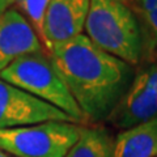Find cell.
<instances>
[{
  "label": "cell",
  "instance_id": "cell-1",
  "mask_svg": "<svg viewBox=\"0 0 157 157\" xmlns=\"http://www.w3.org/2000/svg\"><path fill=\"white\" fill-rule=\"evenodd\" d=\"M47 55L84 122L90 123L107 119L135 75L131 64L101 50L85 34L54 45Z\"/></svg>",
  "mask_w": 157,
  "mask_h": 157
},
{
  "label": "cell",
  "instance_id": "cell-2",
  "mask_svg": "<svg viewBox=\"0 0 157 157\" xmlns=\"http://www.w3.org/2000/svg\"><path fill=\"white\" fill-rule=\"evenodd\" d=\"M84 32L101 50L132 67L140 64L143 33L135 0H90Z\"/></svg>",
  "mask_w": 157,
  "mask_h": 157
},
{
  "label": "cell",
  "instance_id": "cell-3",
  "mask_svg": "<svg viewBox=\"0 0 157 157\" xmlns=\"http://www.w3.org/2000/svg\"><path fill=\"white\" fill-rule=\"evenodd\" d=\"M0 78L62 110L75 123L84 122L76 101L43 51L20 56L0 71Z\"/></svg>",
  "mask_w": 157,
  "mask_h": 157
},
{
  "label": "cell",
  "instance_id": "cell-4",
  "mask_svg": "<svg viewBox=\"0 0 157 157\" xmlns=\"http://www.w3.org/2000/svg\"><path fill=\"white\" fill-rule=\"evenodd\" d=\"M80 131L81 124L71 122L0 128V151L14 157H66Z\"/></svg>",
  "mask_w": 157,
  "mask_h": 157
},
{
  "label": "cell",
  "instance_id": "cell-5",
  "mask_svg": "<svg viewBox=\"0 0 157 157\" xmlns=\"http://www.w3.org/2000/svg\"><path fill=\"white\" fill-rule=\"evenodd\" d=\"M139 66L128 89L106 119L121 131L157 118V62Z\"/></svg>",
  "mask_w": 157,
  "mask_h": 157
},
{
  "label": "cell",
  "instance_id": "cell-6",
  "mask_svg": "<svg viewBox=\"0 0 157 157\" xmlns=\"http://www.w3.org/2000/svg\"><path fill=\"white\" fill-rule=\"evenodd\" d=\"M45 122H71L66 113L0 78V128L33 126Z\"/></svg>",
  "mask_w": 157,
  "mask_h": 157
},
{
  "label": "cell",
  "instance_id": "cell-7",
  "mask_svg": "<svg viewBox=\"0 0 157 157\" xmlns=\"http://www.w3.org/2000/svg\"><path fill=\"white\" fill-rule=\"evenodd\" d=\"M41 51L45 52L41 41L16 8L0 13V71L20 56Z\"/></svg>",
  "mask_w": 157,
  "mask_h": 157
},
{
  "label": "cell",
  "instance_id": "cell-8",
  "mask_svg": "<svg viewBox=\"0 0 157 157\" xmlns=\"http://www.w3.org/2000/svg\"><path fill=\"white\" fill-rule=\"evenodd\" d=\"M90 0H50L45 17L47 54L56 43L84 34Z\"/></svg>",
  "mask_w": 157,
  "mask_h": 157
},
{
  "label": "cell",
  "instance_id": "cell-9",
  "mask_svg": "<svg viewBox=\"0 0 157 157\" xmlns=\"http://www.w3.org/2000/svg\"><path fill=\"white\" fill-rule=\"evenodd\" d=\"M114 157H157V118L121 131L114 139Z\"/></svg>",
  "mask_w": 157,
  "mask_h": 157
},
{
  "label": "cell",
  "instance_id": "cell-10",
  "mask_svg": "<svg viewBox=\"0 0 157 157\" xmlns=\"http://www.w3.org/2000/svg\"><path fill=\"white\" fill-rule=\"evenodd\" d=\"M66 157H114V137L102 126H81L78 139Z\"/></svg>",
  "mask_w": 157,
  "mask_h": 157
},
{
  "label": "cell",
  "instance_id": "cell-11",
  "mask_svg": "<svg viewBox=\"0 0 157 157\" xmlns=\"http://www.w3.org/2000/svg\"><path fill=\"white\" fill-rule=\"evenodd\" d=\"M50 0H13V6L22 14L41 41L47 54V42L45 37V17Z\"/></svg>",
  "mask_w": 157,
  "mask_h": 157
},
{
  "label": "cell",
  "instance_id": "cell-12",
  "mask_svg": "<svg viewBox=\"0 0 157 157\" xmlns=\"http://www.w3.org/2000/svg\"><path fill=\"white\" fill-rule=\"evenodd\" d=\"M139 17L143 33L141 62H157V9H143L139 7Z\"/></svg>",
  "mask_w": 157,
  "mask_h": 157
},
{
  "label": "cell",
  "instance_id": "cell-13",
  "mask_svg": "<svg viewBox=\"0 0 157 157\" xmlns=\"http://www.w3.org/2000/svg\"><path fill=\"white\" fill-rule=\"evenodd\" d=\"M137 4L143 9H155L157 6V0H137Z\"/></svg>",
  "mask_w": 157,
  "mask_h": 157
},
{
  "label": "cell",
  "instance_id": "cell-14",
  "mask_svg": "<svg viewBox=\"0 0 157 157\" xmlns=\"http://www.w3.org/2000/svg\"><path fill=\"white\" fill-rule=\"evenodd\" d=\"M13 6V0H0V13Z\"/></svg>",
  "mask_w": 157,
  "mask_h": 157
},
{
  "label": "cell",
  "instance_id": "cell-15",
  "mask_svg": "<svg viewBox=\"0 0 157 157\" xmlns=\"http://www.w3.org/2000/svg\"><path fill=\"white\" fill-rule=\"evenodd\" d=\"M0 157H12V156H9L8 153H6V152H3V151H0Z\"/></svg>",
  "mask_w": 157,
  "mask_h": 157
}]
</instances>
